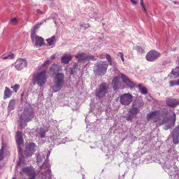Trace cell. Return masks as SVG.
<instances>
[{
    "label": "cell",
    "instance_id": "34",
    "mask_svg": "<svg viewBox=\"0 0 179 179\" xmlns=\"http://www.w3.org/2000/svg\"><path fill=\"white\" fill-rule=\"evenodd\" d=\"M141 5H142V6L143 7V9H144V10H145V11H146V8H145V6H144V5H143V1H141Z\"/></svg>",
    "mask_w": 179,
    "mask_h": 179
},
{
    "label": "cell",
    "instance_id": "18",
    "mask_svg": "<svg viewBox=\"0 0 179 179\" xmlns=\"http://www.w3.org/2000/svg\"><path fill=\"white\" fill-rule=\"evenodd\" d=\"M179 126H177L175 128L172 133V138L174 144H177L179 143Z\"/></svg>",
    "mask_w": 179,
    "mask_h": 179
},
{
    "label": "cell",
    "instance_id": "3",
    "mask_svg": "<svg viewBox=\"0 0 179 179\" xmlns=\"http://www.w3.org/2000/svg\"><path fill=\"white\" fill-rule=\"evenodd\" d=\"M175 121V114L172 111H168L165 116L162 125H164L165 129L172 128L174 126Z\"/></svg>",
    "mask_w": 179,
    "mask_h": 179
},
{
    "label": "cell",
    "instance_id": "36",
    "mask_svg": "<svg viewBox=\"0 0 179 179\" xmlns=\"http://www.w3.org/2000/svg\"><path fill=\"white\" fill-rule=\"evenodd\" d=\"M49 60H47V61H46L45 62V63L43 65V66H45V65H46V64H48V63H49Z\"/></svg>",
    "mask_w": 179,
    "mask_h": 179
},
{
    "label": "cell",
    "instance_id": "30",
    "mask_svg": "<svg viewBox=\"0 0 179 179\" xmlns=\"http://www.w3.org/2000/svg\"><path fill=\"white\" fill-rule=\"evenodd\" d=\"M19 88H20V85L18 84H16L14 86H12V88L13 89V90L15 92H17V91H18Z\"/></svg>",
    "mask_w": 179,
    "mask_h": 179
},
{
    "label": "cell",
    "instance_id": "35",
    "mask_svg": "<svg viewBox=\"0 0 179 179\" xmlns=\"http://www.w3.org/2000/svg\"><path fill=\"white\" fill-rule=\"evenodd\" d=\"M120 56H121V60H122L123 61H124L123 55V54H122V53H120Z\"/></svg>",
    "mask_w": 179,
    "mask_h": 179
},
{
    "label": "cell",
    "instance_id": "8",
    "mask_svg": "<svg viewBox=\"0 0 179 179\" xmlns=\"http://www.w3.org/2000/svg\"><path fill=\"white\" fill-rule=\"evenodd\" d=\"M108 90L107 85L106 83H102L99 86L98 89L96 92V96L98 98H102L106 95L107 92Z\"/></svg>",
    "mask_w": 179,
    "mask_h": 179
},
{
    "label": "cell",
    "instance_id": "6",
    "mask_svg": "<svg viewBox=\"0 0 179 179\" xmlns=\"http://www.w3.org/2000/svg\"><path fill=\"white\" fill-rule=\"evenodd\" d=\"M64 82V75L63 73H58L55 77V83L53 88L54 92L60 90Z\"/></svg>",
    "mask_w": 179,
    "mask_h": 179
},
{
    "label": "cell",
    "instance_id": "1",
    "mask_svg": "<svg viewBox=\"0 0 179 179\" xmlns=\"http://www.w3.org/2000/svg\"><path fill=\"white\" fill-rule=\"evenodd\" d=\"M167 111L168 110L166 109L153 111L148 115L147 119L148 120H152L154 122L158 123L159 125H162L163 119Z\"/></svg>",
    "mask_w": 179,
    "mask_h": 179
},
{
    "label": "cell",
    "instance_id": "12",
    "mask_svg": "<svg viewBox=\"0 0 179 179\" xmlns=\"http://www.w3.org/2000/svg\"><path fill=\"white\" fill-rule=\"evenodd\" d=\"M27 61L24 59H22V58H19V60H16L14 66L16 69H17L18 70H23L24 68H25L27 66Z\"/></svg>",
    "mask_w": 179,
    "mask_h": 179
},
{
    "label": "cell",
    "instance_id": "4",
    "mask_svg": "<svg viewBox=\"0 0 179 179\" xmlns=\"http://www.w3.org/2000/svg\"><path fill=\"white\" fill-rule=\"evenodd\" d=\"M108 66V64L106 61H100L95 65L94 68V73L96 75L101 76L105 74Z\"/></svg>",
    "mask_w": 179,
    "mask_h": 179
},
{
    "label": "cell",
    "instance_id": "20",
    "mask_svg": "<svg viewBox=\"0 0 179 179\" xmlns=\"http://www.w3.org/2000/svg\"><path fill=\"white\" fill-rule=\"evenodd\" d=\"M16 142L20 146L23 144V139L22 135V133L20 131H17L16 134Z\"/></svg>",
    "mask_w": 179,
    "mask_h": 179
},
{
    "label": "cell",
    "instance_id": "11",
    "mask_svg": "<svg viewBox=\"0 0 179 179\" xmlns=\"http://www.w3.org/2000/svg\"><path fill=\"white\" fill-rule=\"evenodd\" d=\"M160 56V54L155 50H151L147 54L146 60L149 61H152L156 60Z\"/></svg>",
    "mask_w": 179,
    "mask_h": 179
},
{
    "label": "cell",
    "instance_id": "38",
    "mask_svg": "<svg viewBox=\"0 0 179 179\" xmlns=\"http://www.w3.org/2000/svg\"><path fill=\"white\" fill-rule=\"evenodd\" d=\"M13 179H16V178H13Z\"/></svg>",
    "mask_w": 179,
    "mask_h": 179
},
{
    "label": "cell",
    "instance_id": "13",
    "mask_svg": "<svg viewBox=\"0 0 179 179\" xmlns=\"http://www.w3.org/2000/svg\"><path fill=\"white\" fill-rule=\"evenodd\" d=\"M77 59L79 61H86L88 60H92L94 58V56H88L86 55L85 54H77L76 56Z\"/></svg>",
    "mask_w": 179,
    "mask_h": 179
},
{
    "label": "cell",
    "instance_id": "24",
    "mask_svg": "<svg viewBox=\"0 0 179 179\" xmlns=\"http://www.w3.org/2000/svg\"><path fill=\"white\" fill-rule=\"evenodd\" d=\"M16 104V101L15 100H12L10 102L9 105V111L10 112L13 109H14L15 107Z\"/></svg>",
    "mask_w": 179,
    "mask_h": 179
},
{
    "label": "cell",
    "instance_id": "16",
    "mask_svg": "<svg viewBox=\"0 0 179 179\" xmlns=\"http://www.w3.org/2000/svg\"><path fill=\"white\" fill-rule=\"evenodd\" d=\"M138 112V108L135 107H133L130 110L129 112V114L127 116V120H131L135 115H136Z\"/></svg>",
    "mask_w": 179,
    "mask_h": 179
},
{
    "label": "cell",
    "instance_id": "21",
    "mask_svg": "<svg viewBox=\"0 0 179 179\" xmlns=\"http://www.w3.org/2000/svg\"><path fill=\"white\" fill-rule=\"evenodd\" d=\"M72 58V56L70 54H66L65 55L61 58V61L63 63L66 64H68L69 62L70 61V60H71Z\"/></svg>",
    "mask_w": 179,
    "mask_h": 179
},
{
    "label": "cell",
    "instance_id": "10",
    "mask_svg": "<svg viewBox=\"0 0 179 179\" xmlns=\"http://www.w3.org/2000/svg\"><path fill=\"white\" fill-rule=\"evenodd\" d=\"M133 97L132 95L130 94H123L120 98V102L123 105H129L132 101Z\"/></svg>",
    "mask_w": 179,
    "mask_h": 179
},
{
    "label": "cell",
    "instance_id": "7",
    "mask_svg": "<svg viewBox=\"0 0 179 179\" xmlns=\"http://www.w3.org/2000/svg\"><path fill=\"white\" fill-rule=\"evenodd\" d=\"M36 150V146L35 143L31 142L29 143L26 146L24 154L26 158H29L35 152Z\"/></svg>",
    "mask_w": 179,
    "mask_h": 179
},
{
    "label": "cell",
    "instance_id": "23",
    "mask_svg": "<svg viewBox=\"0 0 179 179\" xmlns=\"http://www.w3.org/2000/svg\"><path fill=\"white\" fill-rule=\"evenodd\" d=\"M35 43L37 46H41L44 44V40L43 38L40 37H36L35 38Z\"/></svg>",
    "mask_w": 179,
    "mask_h": 179
},
{
    "label": "cell",
    "instance_id": "26",
    "mask_svg": "<svg viewBox=\"0 0 179 179\" xmlns=\"http://www.w3.org/2000/svg\"><path fill=\"white\" fill-rule=\"evenodd\" d=\"M138 87H139L140 91H141V92L142 94H147V92H148L147 89L145 87L143 86V85H142L141 84H140V85H138Z\"/></svg>",
    "mask_w": 179,
    "mask_h": 179
},
{
    "label": "cell",
    "instance_id": "22",
    "mask_svg": "<svg viewBox=\"0 0 179 179\" xmlns=\"http://www.w3.org/2000/svg\"><path fill=\"white\" fill-rule=\"evenodd\" d=\"M12 91H11V90H10V89L9 88L6 87L5 89V91H4V99H8V98H10L12 96Z\"/></svg>",
    "mask_w": 179,
    "mask_h": 179
},
{
    "label": "cell",
    "instance_id": "2",
    "mask_svg": "<svg viewBox=\"0 0 179 179\" xmlns=\"http://www.w3.org/2000/svg\"><path fill=\"white\" fill-rule=\"evenodd\" d=\"M34 115L33 108L30 106H26L20 119V123L21 127H24L27 123L32 119Z\"/></svg>",
    "mask_w": 179,
    "mask_h": 179
},
{
    "label": "cell",
    "instance_id": "31",
    "mask_svg": "<svg viewBox=\"0 0 179 179\" xmlns=\"http://www.w3.org/2000/svg\"><path fill=\"white\" fill-rule=\"evenodd\" d=\"M14 57V55L13 54H11V55H8L7 56L5 57L4 58V59H12Z\"/></svg>",
    "mask_w": 179,
    "mask_h": 179
},
{
    "label": "cell",
    "instance_id": "27",
    "mask_svg": "<svg viewBox=\"0 0 179 179\" xmlns=\"http://www.w3.org/2000/svg\"><path fill=\"white\" fill-rule=\"evenodd\" d=\"M4 144H3V143L2 142V148L1 149H0V161L3 160V159H4Z\"/></svg>",
    "mask_w": 179,
    "mask_h": 179
},
{
    "label": "cell",
    "instance_id": "28",
    "mask_svg": "<svg viewBox=\"0 0 179 179\" xmlns=\"http://www.w3.org/2000/svg\"><path fill=\"white\" fill-rule=\"evenodd\" d=\"M47 43L49 44V45H52L54 44L55 41V37L54 36H53L52 37L50 38V39H47L46 40Z\"/></svg>",
    "mask_w": 179,
    "mask_h": 179
},
{
    "label": "cell",
    "instance_id": "25",
    "mask_svg": "<svg viewBox=\"0 0 179 179\" xmlns=\"http://www.w3.org/2000/svg\"><path fill=\"white\" fill-rule=\"evenodd\" d=\"M171 74L175 77V78H178L179 76V67H177L172 70L171 72Z\"/></svg>",
    "mask_w": 179,
    "mask_h": 179
},
{
    "label": "cell",
    "instance_id": "5",
    "mask_svg": "<svg viewBox=\"0 0 179 179\" xmlns=\"http://www.w3.org/2000/svg\"><path fill=\"white\" fill-rule=\"evenodd\" d=\"M46 80V76L45 71H41L37 73L34 76L33 83L37 84L40 86L42 87L44 85Z\"/></svg>",
    "mask_w": 179,
    "mask_h": 179
},
{
    "label": "cell",
    "instance_id": "33",
    "mask_svg": "<svg viewBox=\"0 0 179 179\" xmlns=\"http://www.w3.org/2000/svg\"><path fill=\"white\" fill-rule=\"evenodd\" d=\"M106 58L107 60H108V62L110 64V65H111V57L109 55H107L106 56Z\"/></svg>",
    "mask_w": 179,
    "mask_h": 179
},
{
    "label": "cell",
    "instance_id": "19",
    "mask_svg": "<svg viewBox=\"0 0 179 179\" xmlns=\"http://www.w3.org/2000/svg\"><path fill=\"white\" fill-rule=\"evenodd\" d=\"M61 70V66L57 64H53L50 69V73L51 74H54L57 73ZM58 74V73H57Z\"/></svg>",
    "mask_w": 179,
    "mask_h": 179
},
{
    "label": "cell",
    "instance_id": "15",
    "mask_svg": "<svg viewBox=\"0 0 179 179\" xmlns=\"http://www.w3.org/2000/svg\"><path fill=\"white\" fill-rule=\"evenodd\" d=\"M166 103L168 106L171 107H174L179 105V102L178 100L173 98H168L166 100Z\"/></svg>",
    "mask_w": 179,
    "mask_h": 179
},
{
    "label": "cell",
    "instance_id": "17",
    "mask_svg": "<svg viewBox=\"0 0 179 179\" xmlns=\"http://www.w3.org/2000/svg\"><path fill=\"white\" fill-rule=\"evenodd\" d=\"M120 80L119 77H116L113 78L112 81V87L114 90H116L120 88Z\"/></svg>",
    "mask_w": 179,
    "mask_h": 179
},
{
    "label": "cell",
    "instance_id": "29",
    "mask_svg": "<svg viewBox=\"0 0 179 179\" xmlns=\"http://www.w3.org/2000/svg\"><path fill=\"white\" fill-rule=\"evenodd\" d=\"M170 86H173L175 85H179V80H173V81H171L170 82Z\"/></svg>",
    "mask_w": 179,
    "mask_h": 179
},
{
    "label": "cell",
    "instance_id": "14",
    "mask_svg": "<svg viewBox=\"0 0 179 179\" xmlns=\"http://www.w3.org/2000/svg\"><path fill=\"white\" fill-rule=\"evenodd\" d=\"M121 78L122 80V81L125 82L127 86H128L130 88H133L135 87V84H134L133 82L132 81H131L128 77L126 76L125 75L121 74Z\"/></svg>",
    "mask_w": 179,
    "mask_h": 179
},
{
    "label": "cell",
    "instance_id": "32",
    "mask_svg": "<svg viewBox=\"0 0 179 179\" xmlns=\"http://www.w3.org/2000/svg\"><path fill=\"white\" fill-rule=\"evenodd\" d=\"M11 22L12 23L14 24H16L18 23V19L15 18H13V19H12L11 20Z\"/></svg>",
    "mask_w": 179,
    "mask_h": 179
},
{
    "label": "cell",
    "instance_id": "37",
    "mask_svg": "<svg viewBox=\"0 0 179 179\" xmlns=\"http://www.w3.org/2000/svg\"><path fill=\"white\" fill-rule=\"evenodd\" d=\"M131 1V2H132V3H135V4H136V2H135V1Z\"/></svg>",
    "mask_w": 179,
    "mask_h": 179
},
{
    "label": "cell",
    "instance_id": "9",
    "mask_svg": "<svg viewBox=\"0 0 179 179\" xmlns=\"http://www.w3.org/2000/svg\"><path fill=\"white\" fill-rule=\"evenodd\" d=\"M22 173L27 177L26 179H34L35 177V171L31 167H25L22 170Z\"/></svg>",
    "mask_w": 179,
    "mask_h": 179
}]
</instances>
